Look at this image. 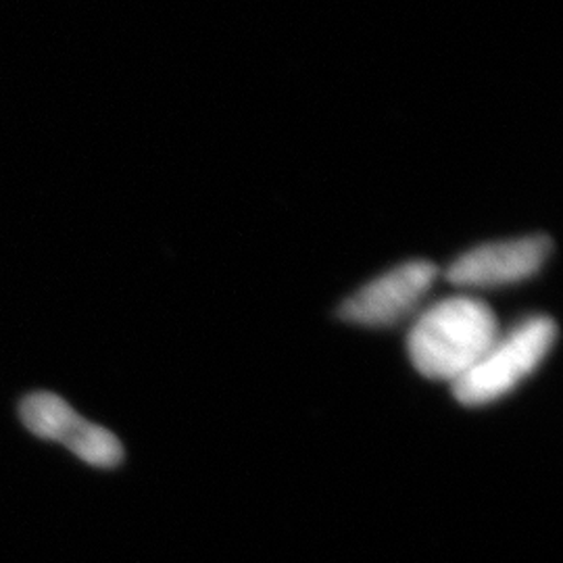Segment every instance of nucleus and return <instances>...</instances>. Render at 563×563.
Wrapping results in <instances>:
<instances>
[{
	"instance_id": "3",
	"label": "nucleus",
	"mask_w": 563,
	"mask_h": 563,
	"mask_svg": "<svg viewBox=\"0 0 563 563\" xmlns=\"http://www.w3.org/2000/svg\"><path fill=\"white\" fill-rule=\"evenodd\" d=\"M23 426L38 439L63 443L81 462L102 470L123 462L120 439L107 428L84 420L80 413L55 393H32L20 402Z\"/></svg>"
},
{
	"instance_id": "4",
	"label": "nucleus",
	"mask_w": 563,
	"mask_h": 563,
	"mask_svg": "<svg viewBox=\"0 0 563 563\" xmlns=\"http://www.w3.org/2000/svg\"><path fill=\"white\" fill-rule=\"evenodd\" d=\"M439 278L434 263L416 260L388 269L351 295L339 309L344 322L388 328L401 323L420 309Z\"/></svg>"
},
{
	"instance_id": "2",
	"label": "nucleus",
	"mask_w": 563,
	"mask_h": 563,
	"mask_svg": "<svg viewBox=\"0 0 563 563\" xmlns=\"http://www.w3.org/2000/svg\"><path fill=\"white\" fill-rule=\"evenodd\" d=\"M558 341V325L547 316H530L488 346V351L451 384L455 399L467 407L499 401L530 378Z\"/></svg>"
},
{
	"instance_id": "1",
	"label": "nucleus",
	"mask_w": 563,
	"mask_h": 563,
	"mask_svg": "<svg viewBox=\"0 0 563 563\" xmlns=\"http://www.w3.org/2000/svg\"><path fill=\"white\" fill-rule=\"evenodd\" d=\"M499 332L486 302L457 295L423 309L409 330L407 353L422 376L453 384L476 365Z\"/></svg>"
},
{
	"instance_id": "5",
	"label": "nucleus",
	"mask_w": 563,
	"mask_h": 563,
	"mask_svg": "<svg viewBox=\"0 0 563 563\" xmlns=\"http://www.w3.org/2000/svg\"><path fill=\"white\" fill-rule=\"evenodd\" d=\"M549 255L551 241L543 234L486 242L451 263L446 280L462 288H501L520 284L537 276Z\"/></svg>"
}]
</instances>
